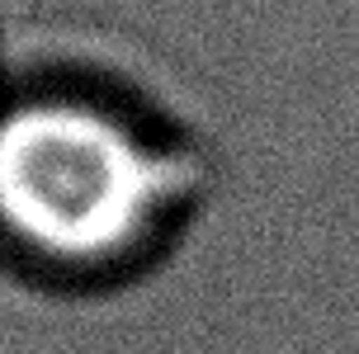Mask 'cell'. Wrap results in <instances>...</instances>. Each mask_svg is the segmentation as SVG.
I'll list each match as a JSON object with an SVG mask.
<instances>
[{
	"mask_svg": "<svg viewBox=\"0 0 359 354\" xmlns=\"http://www.w3.org/2000/svg\"><path fill=\"white\" fill-rule=\"evenodd\" d=\"M165 203V165L118 118L76 100L0 114V227L62 265L128 250Z\"/></svg>",
	"mask_w": 359,
	"mask_h": 354,
	"instance_id": "obj_1",
	"label": "cell"
}]
</instances>
